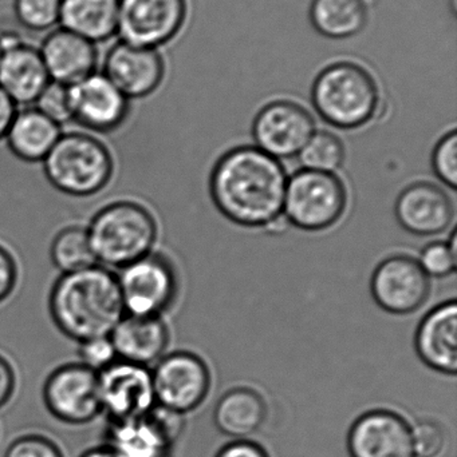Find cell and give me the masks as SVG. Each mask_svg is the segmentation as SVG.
<instances>
[{
    "label": "cell",
    "mask_w": 457,
    "mask_h": 457,
    "mask_svg": "<svg viewBox=\"0 0 457 457\" xmlns=\"http://www.w3.org/2000/svg\"><path fill=\"white\" fill-rule=\"evenodd\" d=\"M287 177L282 163L257 146H239L219 158L209 192L220 213L244 228H263L284 214Z\"/></svg>",
    "instance_id": "obj_1"
},
{
    "label": "cell",
    "mask_w": 457,
    "mask_h": 457,
    "mask_svg": "<svg viewBox=\"0 0 457 457\" xmlns=\"http://www.w3.org/2000/svg\"><path fill=\"white\" fill-rule=\"evenodd\" d=\"M48 303L56 328L77 343L109 337L126 314L117 276L99 265L62 274Z\"/></svg>",
    "instance_id": "obj_2"
},
{
    "label": "cell",
    "mask_w": 457,
    "mask_h": 457,
    "mask_svg": "<svg viewBox=\"0 0 457 457\" xmlns=\"http://www.w3.org/2000/svg\"><path fill=\"white\" fill-rule=\"evenodd\" d=\"M311 102L319 117L343 130L369 123L380 112L377 82L354 62H335L325 67L311 87Z\"/></svg>",
    "instance_id": "obj_3"
},
{
    "label": "cell",
    "mask_w": 457,
    "mask_h": 457,
    "mask_svg": "<svg viewBox=\"0 0 457 457\" xmlns=\"http://www.w3.org/2000/svg\"><path fill=\"white\" fill-rule=\"evenodd\" d=\"M88 234L97 262L123 269L152 253L157 224L140 204L118 201L93 217Z\"/></svg>",
    "instance_id": "obj_4"
},
{
    "label": "cell",
    "mask_w": 457,
    "mask_h": 457,
    "mask_svg": "<svg viewBox=\"0 0 457 457\" xmlns=\"http://www.w3.org/2000/svg\"><path fill=\"white\" fill-rule=\"evenodd\" d=\"M43 165L48 182L72 197L101 192L114 171L109 149L96 137L75 131L62 134Z\"/></svg>",
    "instance_id": "obj_5"
},
{
    "label": "cell",
    "mask_w": 457,
    "mask_h": 457,
    "mask_svg": "<svg viewBox=\"0 0 457 457\" xmlns=\"http://www.w3.org/2000/svg\"><path fill=\"white\" fill-rule=\"evenodd\" d=\"M348 205L345 185L332 173L297 171L287 181L286 221L306 231H321L340 221Z\"/></svg>",
    "instance_id": "obj_6"
},
{
    "label": "cell",
    "mask_w": 457,
    "mask_h": 457,
    "mask_svg": "<svg viewBox=\"0 0 457 457\" xmlns=\"http://www.w3.org/2000/svg\"><path fill=\"white\" fill-rule=\"evenodd\" d=\"M117 279L125 313L133 316L160 317L173 305L179 290L171 261L155 253L123 266Z\"/></svg>",
    "instance_id": "obj_7"
},
{
    "label": "cell",
    "mask_w": 457,
    "mask_h": 457,
    "mask_svg": "<svg viewBox=\"0 0 457 457\" xmlns=\"http://www.w3.org/2000/svg\"><path fill=\"white\" fill-rule=\"evenodd\" d=\"M184 429V416L156 404L149 412L110 421L105 445L115 457H169Z\"/></svg>",
    "instance_id": "obj_8"
},
{
    "label": "cell",
    "mask_w": 457,
    "mask_h": 457,
    "mask_svg": "<svg viewBox=\"0 0 457 457\" xmlns=\"http://www.w3.org/2000/svg\"><path fill=\"white\" fill-rule=\"evenodd\" d=\"M156 404L184 416L198 410L211 389V372L198 354L173 352L152 370Z\"/></svg>",
    "instance_id": "obj_9"
},
{
    "label": "cell",
    "mask_w": 457,
    "mask_h": 457,
    "mask_svg": "<svg viewBox=\"0 0 457 457\" xmlns=\"http://www.w3.org/2000/svg\"><path fill=\"white\" fill-rule=\"evenodd\" d=\"M43 402L62 423L80 426L96 420L102 413L98 373L80 362L56 368L46 378Z\"/></svg>",
    "instance_id": "obj_10"
},
{
    "label": "cell",
    "mask_w": 457,
    "mask_h": 457,
    "mask_svg": "<svg viewBox=\"0 0 457 457\" xmlns=\"http://www.w3.org/2000/svg\"><path fill=\"white\" fill-rule=\"evenodd\" d=\"M187 13V0H120L118 40L158 50L182 31Z\"/></svg>",
    "instance_id": "obj_11"
},
{
    "label": "cell",
    "mask_w": 457,
    "mask_h": 457,
    "mask_svg": "<svg viewBox=\"0 0 457 457\" xmlns=\"http://www.w3.org/2000/svg\"><path fill=\"white\" fill-rule=\"evenodd\" d=\"M316 133L313 115L292 101H274L259 110L252 123L258 149L282 160L300 155Z\"/></svg>",
    "instance_id": "obj_12"
},
{
    "label": "cell",
    "mask_w": 457,
    "mask_h": 457,
    "mask_svg": "<svg viewBox=\"0 0 457 457\" xmlns=\"http://www.w3.org/2000/svg\"><path fill=\"white\" fill-rule=\"evenodd\" d=\"M370 292L381 309L404 316L415 313L428 300L431 278L415 258L392 255L373 271Z\"/></svg>",
    "instance_id": "obj_13"
},
{
    "label": "cell",
    "mask_w": 457,
    "mask_h": 457,
    "mask_svg": "<svg viewBox=\"0 0 457 457\" xmlns=\"http://www.w3.org/2000/svg\"><path fill=\"white\" fill-rule=\"evenodd\" d=\"M98 388L110 421L145 415L156 405L152 372L144 365L115 360L98 372Z\"/></svg>",
    "instance_id": "obj_14"
},
{
    "label": "cell",
    "mask_w": 457,
    "mask_h": 457,
    "mask_svg": "<svg viewBox=\"0 0 457 457\" xmlns=\"http://www.w3.org/2000/svg\"><path fill=\"white\" fill-rule=\"evenodd\" d=\"M72 120L94 133H112L125 123L131 99L102 71L69 86Z\"/></svg>",
    "instance_id": "obj_15"
},
{
    "label": "cell",
    "mask_w": 457,
    "mask_h": 457,
    "mask_svg": "<svg viewBox=\"0 0 457 457\" xmlns=\"http://www.w3.org/2000/svg\"><path fill=\"white\" fill-rule=\"evenodd\" d=\"M102 72L131 101L149 96L160 87L165 62L156 48L117 40L105 54Z\"/></svg>",
    "instance_id": "obj_16"
},
{
    "label": "cell",
    "mask_w": 457,
    "mask_h": 457,
    "mask_svg": "<svg viewBox=\"0 0 457 457\" xmlns=\"http://www.w3.org/2000/svg\"><path fill=\"white\" fill-rule=\"evenodd\" d=\"M348 451L351 457H415L412 427L394 411H369L351 424Z\"/></svg>",
    "instance_id": "obj_17"
},
{
    "label": "cell",
    "mask_w": 457,
    "mask_h": 457,
    "mask_svg": "<svg viewBox=\"0 0 457 457\" xmlns=\"http://www.w3.org/2000/svg\"><path fill=\"white\" fill-rule=\"evenodd\" d=\"M394 213L408 233L431 237L448 230L455 219V205L437 185L416 182L400 193Z\"/></svg>",
    "instance_id": "obj_18"
},
{
    "label": "cell",
    "mask_w": 457,
    "mask_h": 457,
    "mask_svg": "<svg viewBox=\"0 0 457 457\" xmlns=\"http://www.w3.org/2000/svg\"><path fill=\"white\" fill-rule=\"evenodd\" d=\"M38 48L53 82L72 86L98 71L97 45L61 27L48 32Z\"/></svg>",
    "instance_id": "obj_19"
},
{
    "label": "cell",
    "mask_w": 457,
    "mask_h": 457,
    "mask_svg": "<svg viewBox=\"0 0 457 457\" xmlns=\"http://www.w3.org/2000/svg\"><path fill=\"white\" fill-rule=\"evenodd\" d=\"M51 82L39 48L16 37L3 46L0 88L16 106H31Z\"/></svg>",
    "instance_id": "obj_20"
},
{
    "label": "cell",
    "mask_w": 457,
    "mask_h": 457,
    "mask_svg": "<svg viewBox=\"0 0 457 457\" xmlns=\"http://www.w3.org/2000/svg\"><path fill=\"white\" fill-rule=\"evenodd\" d=\"M415 349L421 361L443 375L457 373V303H440L419 324Z\"/></svg>",
    "instance_id": "obj_21"
},
{
    "label": "cell",
    "mask_w": 457,
    "mask_h": 457,
    "mask_svg": "<svg viewBox=\"0 0 457 457\" xmlns=\"http://www.w3.org/2000/svg\"><path fill=\"white\" fill-rule=\"evenodd\" d=\"M109 337L118 360L148 367L164 357L169 330L161 317L125 314Z\"/></svg>",
    "instance_id": "obj_22"
},
{
    "label": "cell",
    "mask_w": 457,
    "mask_h": 457,
    "mask_svg": "<svg viewBox=\"0 0 457 457\" xmlns=\"http://www.w3.org/2000/svg\"><path fill=\"white\" fill-rule=\"evenodd\" d=\"M267 418L265 397L252 388L238 386L225 392L214 411V423L225 436L243 440L257 434Z\"/></svg>",
    "instance_id": "obj_23"
},
{
    "label": "cell",
    "mask_w": 457,
    "mask_h": 457,
    "mask_svg": "<svg viewBox=\"0 0 457 457\" xmlns=\"http://www.w3.org/2000/svg\"><path fill=\"white\" fill-rule=\"evenodd\" d=\"M61 136V126L30 106L16 112L5 141L16 157L26 162H39L45 161Z\"/></svg>",
    "instance_id": "obj_24"
},
{
    "label": "cell",
    "mask_w": 457,
    "mask_h": 457,
    "mask_svg": "<svg viewBox=\"0 0 457 457\" xmlns=\"http://www.w3.org/2000/svg\"><path fill=\"white\" fill-rule=\"evenodd\" d=\"M120 0H62L59 27L94 45L117 37Z\"/></svg>",
    "instance_id": "obj_25"
},
{
    "label": "cell",
    "mask_w": 457,
    "mask_h": 457,
    "mask_svg": "<svg viewBox=\"0 0 457 457\" xmlns=\"http://www.w3.org/2000/svg\"><path fill=\"white\" fill-rule=\"evenodd\" d=\"M309 16L322 37L349 39L367 26L368 5L365 0H311Z\"/></svg>",
    "instance_id": "obj_26"
},
{
    "label": "cell",
    "mask_w": 457,
    "mask_h": 457,
    "mask_svg": "<svg viewBox=\"0 0 457 457\" xmlns=\"http://www.w3.org/2000/svg\"><path fill=\"white\" fill-rule=\"evenodd\" d=\"M50 257L62 274L98 265L86 228L70 227L59 231L51 244Z\"/></svg>",
    "instance_id": "obj_27"
},
{
    "label": "cell",
    "mask_w": 457,
    "mask_h": 457,
    "mask_svg": "<svg viewBox=\"0 0 457 457\" xmlns=\"http://www.w3.org/2000/svg\"><path fill=\"white\" fill-rule=\"evenodd\" d=\"M298 157L303 169L333 174L343 165L345 147L334 134L316 131Z\"/></svg>",
    "instance_id": "obj_28"
},
{
    "label": "cell",
    "mask_w": 457,
    "mask_h": 457,
    "mask_svg": "<svg viewBox=\"0 0 457 457\" xmlns=\"http://www.w3.org/2000/svg\"><path fill=\"white\" fill-rule=\"evenodd\" d=\"M62 0H13V16L32 32H50L59 27Z\"/></svg>",
    "instance_id": "obj_29"
},
{
    "label": "cell",
    "mask_w": 457,
    "mask_h": 457,
    "mask_svg": "<svg viewBox=\"0 0 457 457\" xmlns=\"http://www.w3.org/2000/svg\"><path fill=\"white\" fill-rule=\"evenodd\" d=\"M457 237L456 231H453L447 242H432L427 245L421 252L420 263L423 270L431 277L444 278L455 273L457 261Z\"/></svg>",
    "instance_id": "obj_30"
},
{
    "label": "cell",
    "mask_w": 457,
    "mask_h": 457,
    "mask_svg": "<svg viewBox=\"0 0 457 457\" xmlns=\"http://www.w3.org/2000/svg\"><path fill=\"white\" fill-rule=\"evenodd\" d=\"M46 117L56 125L62 126L72 120V104H70L69 86L51 80L45 90L38 96L34 104Z\"/></svg>",
    "instance_id": "obj_31"
},
{
    "label": "cell",
    "mask_w": 457,
    "mask_h": 457,
    "mask_svg": "<svg viewBox=\"0 0 457 457\" xmlns=\"http://www.w3.org/2000/svg\"><path fill=\"white\" fill-rule=\"evenodd\" d=\"M432 169L437 179L450 187H457V133L455 130L445 134L432 154Z\"/></svg>",
    "instance_id": "obj_32"
},
{
    "label": "cell",
    "mask_w": 457,
    "mask_h": 457,
    "mask_svg": "<svg viewBox=\"0 0 457 457\" xmlns=\"http://www.w3.org/2000/svg\"><path fill=\"white\" fill-rule=\"evenodd\" d=\"M410 427L415 457L440 456L447 445V434L442 424L424 419Z\"/></svg>",
    "instance_id": "obj_33"
},
{
    "label": "cell",
    "mask_w": 457,
    "mask_h": 457,
    "mask_svg": "<svg viewBox=\"0 0 457 457\" xmlns=\"http://www.w3.org/2000/svg\"><path fill=\"white\" fill-rule=\"evenodd\" d=\"M78 348L80 364L94 372H101L105 368L118 360L110 337H96L82 341Z\"/></svg>",
    "instance_id": "obj_34"
},
{
    "label": "cell",
    "mask_w": 457,
    "mask_h": 457,
    "mask_svg": "<svg viewBox=\"0 0 457 457\" xmlns=\"http://www.w3.org/2000/svg\"><path fill=\"white\" fill-rule=\"evenodd\" d=\"M4 457H64L61 448L42 435H24L11 443Z\"/></svg>",
    "instance_id": "obj_35"
},
{
    "label": "cell",
    "mask_w": 457,
    "mask_h": 457,
    "mask_svg": "<svg viewBox=\"0 0 457 457\" xmlns=\"http://www.w3.org/2000/svg\"><path fill=\"white\" fill-rule=\"evenodd\" d=\"M18 281V266L11 253L0 246V303L10 297Z\"/></svg>",
    "instance_id": "obj_36"
},
{
    "label": "cell",
    "mask_w": 457,
    "mask_h": 457,
    "mask_svg": "<svg viewBox=\"0 0 457 457\" xmlns=\"http://www.w3.org/2000/svg\"><path fill=\"white\" fill-rule=\"evenodd\" d=\"M215 457H270L267 451L252 440H233L220 448Z\"/></svg>",
    "instance_id": "obj_37"
},
{
    "label": "cell",
    "mask_w": 457,
    "mask_h": 457,
    "mask_svg": "<svg viewBox=\"0 0 457 457\" xmlns=\"http://www.w3.org/2000/svg\"><path fill=\"white\" fill-rule=\"evenodd\" d=\"M16 386V376L10 362L0 356V408L4 407L13 396Z\"/></svg>",
    "instance_id": "obj_38"
},
{
    "label": "cell",
    "mask_w": 457,
    "mask_h": 457,
    "mask_svg": "<svg viewBox=\"0 0 457 457\" xmlns=\"http://www.w3.org/2000/svg\"><path fill=\"white\" fill-rule=\"evenodd\" d=\"M16 112H18V106L0 88V141L5 138V134H7Z\"/></svg>",
    "instance_id": "obj_39"
},
{
    "label": "cell",
    "mask_w": 457,
    "mask_h": 457,
    "mask_svg": "<svg viewBox=\"0 0 457 457\" xmlns=\"http://www.w3.org/2000/svg\"><path fill=\"white\" fill-rule=\"evenodd\" d=\"M80 457H115L114 453L106 447V445H99L93 450L86 451Z\"/></svg>",
    "instance_id": "obj_40"
},
{
    "label": "cell",
    "mask_w": 457,
    "mask_h": 457,
    "mask_svg": "<svg viewBox=\"0 0 457 457\" xmlns=\"http://www.w3.org/2000/svg\"><path fill=\"white\" fill-rule=\"evenodd\" d=\"M3 48L2 45H0V59H2Z\"/></svg>",
    "instance_id": "obj_41"
}]
</instances>
